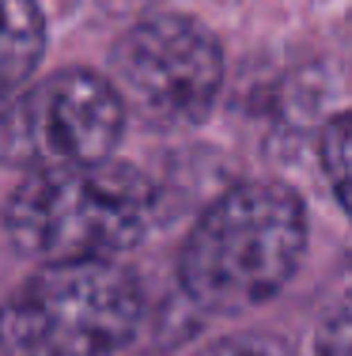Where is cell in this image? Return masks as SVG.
<instances>
[{
    "label": "cell",
    "mask_w": 352,
    "mask_h": 356,
    "mask_svg": "<svg viewBox=\"0 0 352 356\" xmlns=\"http://www.w3.org/2000/svg\"><path fill=\"white\" fill-rule=\"evenodd\" d=\"M307 250V209L284 182L250 178L212 201L178 254V284L205 315H242L296 277Z\"/></svg>",
    "instance_id": "1"
},
{
    "label": "cell",
    "mask_w": 352,
    "mask_h": 356,
    "mask_svg": "<svg viewBox=\"0 0 352 356\" xmlns=\"http://www.w3.org/2000/svg\"><path fill=\"white\" fill-rule=\"evenodd\" d=\"M156 182L121 159L23 175L4 201V235L38 266L117 258L156 224Z\"/></svg>",
    "instance_id": "2"
},
{
    "label": "cell",
    "mask_w": 352,
    "mask_h": 356,
    "mask_svg": "<svg viewBox=\"0 0 352 356\" xmlns=\"http://www.w3.org/2000/svg\"><path fill=\"white\" fill-rule=\"evenodd\" d=\"M144 322V288L117 258L38 266L4 300V356H114Z\"/></svg>",
    "instance_id": "3"
},
{
    "label": "cell",
    "mask_w": 352,
    "mask_h": 356,
    "mask_svg": "<svg viewBox=\"0 0 352 356\" xmlns=\"http://www.w3.org/2000/svg\"><path fill=\"white\" fill-rule=\"evenodd\" d=\"M110 80L125 106L156 129H186L212 114L224 49L205 23L178 12L133 23L110 49Z\"/></svg>",
    "instance_id": "4"
},
{
    "label": "cell",
    "mask_w": 352,
    "mask_h": 356,
    "mask_svg": "<svg viewBox=\"0 0 352 356\" xmlns=\"http://www.w3.org/2000/svg\"><path fill=\"white\" fill-rule=\"evenodd\" d=\"M121 91L110 76L61 69L8 95L0 122V152L12 171L35 175L110 159L125 133Z\"/></svg>",
    "instance_id": "5"
},
{
    "label": "cell",
    "mask_w": 352,
    "mask_h": 356,
    "mask_svg": "<svg viewBox=\"0 0 352 356\" xmlns=\"http://www.w3.org/2000/svg\"><path fill=\"white\" fill-rule=\"evenodd\" d=\"M42 54H46V15H42L38 0H4V91L27 88V80L35 76Z\"/></svg>",
    "instance_id": "6"
},
{
    "label": "cell",
    "mask_w": 352,
    "mask_h": 356,
    "mask_svg": "<svg viewBox=\"0 0 352 356\" xmlns=\"http://www.w3.org/2000/svg\"><path fill=\"white\" fill-rule=\"evenodd\" d=\"M318 159H322V171L330 178L337 205L352 220V110L326 122L322 140H318Z\"/></svg>",
    "instance_id": "7"
},
{
    "label": "cell",
    "mask_w": 352,
    "mask_h": 356,
    "mask_svg": "<svg viewBox=\"0 0 352 356\" xmlns=\"http://www.w3.org/2000/svg\"><path fill=\"white\" fill-rule=\"evenodd\" d=\"M315 349L318 356H352V292L333 303V311L322 318Z\"/></svg>",
    "instance_id": "8"
},
{
    "label": "cell",
    "mask_w": 352,
    "mask_h": 356,
    "mask_svg": "<svg viewBox=\"0 0 352 356\" xmlns=\"http://www.w3.org/2000/svg\"><path fill=\"white\" fill-rule=\"evenodd\" d=\"M201 356H292V353L280 341L262 337V334H231V337L212 341Z\"/></svg>",
    "instance_id": "9"
}]
</instances>
